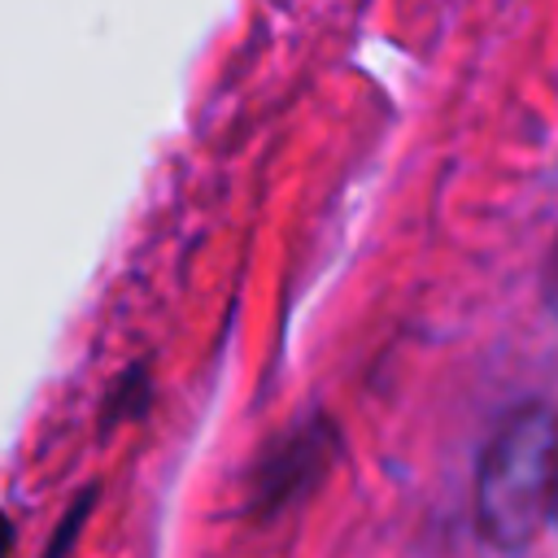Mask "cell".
<instances>
[{
  "label": "cell",
  "instance_id": "3957f363",
  "mask_svg": "<svg viewBox=\"0 0 558 558\" xmlns=\"http://www.w3.org/2000/svg\"><path fill=\"white\" fill-rule=\"evenodd\" d=\"M92 497H96V488H87V493L70 506V514L61 519V527H57V536L48 541L44 558H70V554H74V541H78V527H83V519H87V510H92Z\"/></svg>",
  "mask_w": 558,
  "mask_h": 558
},
{
  "label": "cell",
  "instance_id": "8992f818",
  "mask_svg": "<svg viewBox=\"0 0 558 558\" xmlns=\"http://www.w3.org/2000/svg\"><path fill=\"white\" fill-rule=\"evenodd\" d=\"M554 279H558V248H554Z\"/></svg>",
  "mask_w": 558,
  "mask_h": 558
},
{
  "label": "cell",
  "instance_id": "277c9868",
  "mask_svg": "<svg viewBox=\"0 0 558 558\" xmlns=\"http://www.w3.org/2000/svg\"><path fill=\"white\" fill-rule=\"evenodd\" d=\"M9 545H13V519L0 514V558H9Z\"/></svg>",
  "mask_w": 558,
  "mask_h": 558
},
{
  "label": "cell",
  "instance_id": "5b68a950",
  "mask_svg": "<svg viewBox=\"0 0 558 558\" xmlns=\"http://www.w3.org/2000/svg\"><path fill=\"white\" fill-rule=\"evenodd\" d=\"M549 519L558 523V466H554V501H549Z\"/></svg>",
  "mask_w": 558,
  "mask_h": 558
},
{
  "label": "cell",
  "instance_id": "6da1fadb",
  "mask_svg": "<svg viewBox=\"0 0 558 558\" xmlns=\"http://www.w3.org/2000/svg\"><path fill=\"white\" fill-rule=\"evenodd\" d=\"M558 466V414L545 401L514 405L488 436L475 475L480 536L506 554L536 541L549 523Z\"/></svg>",
  "mask_w": 558,
  "mask_h": 558
},
{
  "label": "cell",
  "instance_id": "7a4b0ae2",
  "mask_svg": "<svg viewBox=\"0 0 558 558\" xmlns=\"http://www.w3.org/2000/svg\"><path fill=\"white\" fill-rule=\"evenodd\" d=\"M323 445H331V432L288 436L257 475V506H283L296 488H310L314 471L323 466Z\"/></svg>",
  "mask_w": 558,
  "mask_h": 558
}]
</instances>
